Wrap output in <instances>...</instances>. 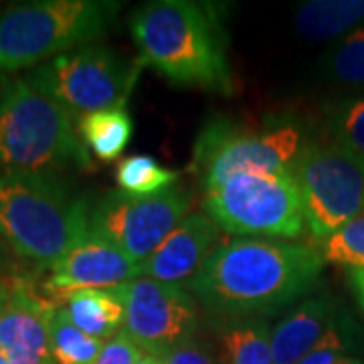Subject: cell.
<instances>
[{
    "mask_svg": "<svg viewBox=\"0 0 364 364\" xmlns=\"http://www.w3.org/2000/svg\"><path fill=\"white\" fill-rule=\"evenodd\" d=\"M219 348L225 364H275L272 330L263 320L225 322L219 332Z\"/></svg>",
    "mask_w": 364,
    "mask_h": 364,
    "instance_id": "cell-18",
    "label": "cell"
},
{
    "mask_svg": "<svg viewBox=\"0 0 364 364\" xmlns=\"http://www.w3.org/2000/svg\"><path fill=\"white\" fill-rule=\"evenodd\" d=\"M318 251L324 263L348 267L350 272L364 269V210L318 243Z\"/></svg>",
    "mask_w": 364,
    "mask_h": 364,
    "instance_id": "cell-23",
    "label": "cell"
},
{
    "mask_svg": "<svg viewBox=\"0 0 364 364\" xmlns=\"http://www.w3.org/2000/svg\"><path fill=\"white\" fill-rule=\"evenodd\" d=\"M136 364H162V363H160V358L154 356V354H144L142 358H140Z\"/></svg>",
    "mask_w": 364,
    "mask_h": 364,
    "instance_id": "cell-29",
    "label": "cell"
},
{
    "mask_svg": "<svg viewBox=\"0 0 364 364\" xmlns=\"http://www.w3.org/2000/svg\"><path fill=\"white\" fill-rule=\"evenodd\" d=\"M178 181H181L178 170L158 164L148 154L126 156L117 164L116 170V182L119 191L132 196H154L176 186Z\"/></svg>",
    "mask_w": 364,
    "mask_h": 364,
    "instance_id": "cell-19",
    "label": "cell"
},
{
    "mask_svg": "<svg viewBox=\"0 0 364 364\" xmlns=\"http://www.w3.org/2000/svg\"><path fill=\"white\" fill-rule=\"evenodd\" d=\"M350 286L356 294V299L360 304L364 312V269H356V272H350Z\"/></svg>",
    "mask_w": 364,
    "mask_h": 364,
    "instance_id": "cell-28",
    "label": "cell"
},
{
    "mask_svg": "<svg viewBox=\"0 0 364 364\" xmlns=\"http://www.w3.org/2000/svg\"><path fill=\"white\" fill-rule=\"evenodd\" d=\"M324 134L364 160V95L326 105Z\"/></svg>",
    "mask_w": 364,
    "mask_h": 364,
    "instance_id": "cell-21",
    "label": "cell"
},
{
    "mask_svg": "<svg viewBox=\"0 0 364 364\" xmlns=\"http://www.w3.org/2000/svg\"><path fill=\"white\" fill-rule=\"evenodd\" d=\"M138 61L176 85L233 91L221 28L208 9L186 0H156L130 18Z\"/></svg>",
    "mask_w": 364,
    "mask_h": 364,
    "instance_id": "cell-2",
    "label": "cell"
},
{
    "mask_svg": "<svg viewBox=\"0 0 364 364\" xmlns=\"http://www.w3.org/2000/svg\"><path fill=\"white\" fill-rule=\"evenodd\" d=\"M51 342L53 360L57 364H93L100 352L104 350L105 342L81 332L73 324L63 308H57L51 320Z\"/></svg>",
    "mask_w": 364,
    "mask_h": 364,
    "instance_id": "cell-20",
    "label": "cell"
},
{
    "mask_svg": "<svg viewBox=\"0 0 364 364\" xmlns=\"http://www.w3.org/2000/svg\"><path fill=\"white\" fill-rule=\"evenodd\" d=\"M0 272H2V267H0Z\"/></svg>",
    "mask_w": 364,
    "mask_h": 364,
    "instance_id": "cell-31",
    "label": "cell"
},
{
    "mask_svg": "<svg viewBox=\"0 0 364 364\" xmlns=\"http://www.w3.org/2000/svg\"><path fill=\"white\" fill-rule=\"evenodd\" d=\"M191 205L193 198L181 186L154 196L112 191L91 208L90 231L142 263L191 215Z\"/></svg>",
    "mask_w": 364,
    "mask_h": 364,
    "instance_id": "cell-10",
    "label": "cell"
},
{
    "mask_svg": "<svg viewBox=\"0 0 364 364\" xmlns=\"http://www.w3.org/2000/svg\"><path fill=\"white\" fill-rule=\"evenodd\" d=\"M16 277H18V273H9L4 272V269L0 272V314L6 308L9 299L13 296L14 286H16Z\"/></svg>",
    "mask_w": 364,
    "mask_h": 364,
    "instance_id": "cell-27",
    "label": "cell"
},
{
    "mask_svg": "<svg viewBox=\"0 0 364 364\" xmlns=\"http://www.w3.org/2000/svg\"><path fill=\"white\" fill-rule=\"evenodd\" d=\"M45 294L59 304L77 289H114L140 277V263L102 237L90 235L49 267Z\"/></svg>",
    "mask_w": 364,
    "mask_h": 364,
    "instance_id": "cell-12",
    "label": "cell"
},
{
    "mask_svg": "<svg viewBox=\"0 0 364 364\" xmlns=\"http://www.w3.org/2000/svg\"><path fill=\"white\" fill-rule=\"evenodd\" d=\"M205 215L233 235L298 239L308 231L301 195L289 172H239L205 193Z\"/></svg>",
    "mask_w": 364,
    "mask_h": 364,
    "instance_id": "cell-8",
    "label": "cell"
},
{
    "mask_svg": "<svg viewBox=\"0 0 364 364\" xmlns=\"http://www.w3.org/2000/svg\"><path fill=\"white\" fill-rule=\"evenodd\" d=\"M77 134L102 162H116L128 148L134 134V122L126 107L93 112L77 119Z\"/></svg>",
    "mask_w": 364,
    "mask_h": 364,
    "instance_id": "cell-17",
    "label": "cell"
},
{
    "mask_svg": "<svg viewBox=\"0 0 364 364\" xmlns=\"http://www.w3.org/2000/svg\"><path fill=\"white\" fill-rule=\"evenodd\" d=\"M219 233L221 229L208 215H186L160 247L140 263V277L176 286L181 282H191L219 247Z\"/></svg>",
    "mask_w": 364,
    "mask_h": 364,
    "instance_id": "cell-13",
    "label": "cell"
},
{
    "mask_svg": "<svg viewBox=\"0 0 364 364\" xmlns=\"http://www.w3.org/2000/svg\"><path fill=\"white\" fill-rule=\"evenodd\" d=\"M348 336H350L348 330H344L338 322L326 334L324 340L310 354H306L298 364H336L342 356H346L344 352L350 348Z\"/></svg>",
    "mask_w": 364,
    "mask_h": 364,
    "instance_id": "cell-24",
    "label": "cell"
},
{
    "mask_svg": "<svg viewBox=\"0 0 364 364\" xmlns=\"http://www.w3.org/2000/svg\"><path fill=\"white\" fill-rule=\"evenodd\" d=\"M146 352L122 330L117 336L107 340L104 350L95 358L93 364H136Z\"/></svg>",
    "mask_w": 364,
    "mask_h": 364,
    "instance_id": "cell-25",
    "label": "cell"
},
{
    "mask_svg": "<svg viewBox=\"0 0 364 364\" xmlns=\"http://www.w3.org/2000/svg\"><path fill=\"white\" fill-rule=\"evenodd\" d=\"M294 18L304 39L340 41L364 23V0H310L299 4Z\"/></svg>",
    "mask_w": 364,
    "mask_h": 364,
    "instance_id": "cell-16",
    "label": "cell"
},
{
    "mask_svg": "<svg viewBox=\"0 0 364 364\" xmlns=\"http://www.w3.org/2000/svg\"><path fill=\"white\" fill-rule=\"evenodd\" d=\"M67 318L81 332L97 340H112L124 330L126 312L114 289H77L63 298Z\"/></svg>",
    "mask_w": 364,
    "mask_h": 364,
    "instance_id": "cell-15",
    "label": "cell"
},
{
    "mask_svg": "<svg viewBox=\"0 0 364 364\" xmlns=\"http://www.w3.org/2000/svg\"><path fill=\"white\" fill-rule=\"evenodd\" d=\"M91 207L59 176L0 178V237L18 257L51 267L90 235Z\"/></svg>",
    "mask_w": 364,
    "mask_h": 364,
    "instance_id": "cell-4",
    "label": "cell"
},
{
    "mask_svg": "<svg viewBox=\"0 0 364 364\" xmlns=\"http://www.w3.org/2000/svg\"><path fill=\"white\" fill-rule=\"evenodd\" d=\"M124 312V332L146 354L160 356L195 340L198 328V308L184 287L138 277L124 286L114 287Z\"/></svg>",
    "mask_w": 364,
    "mask_h": 364,
    "instance_id": "cell-11",
    "label": "cell"
},
{
    "mask_svg": "<svg viewBox=\"0 0 364 364\" xmlns=\"http://www.w3.org/2000/svg\"><path fill=\"white\" fill-rule=\"evenodd\" d=\"M310 134L296 119L251 128L229 117H213L196 136L188 172L205 193L239 172H289Z\"/></svg>",
    "mask_w": 364,
    "mask_h": 364,
    "instance_id": "cell-6",
    "label": "cell"
},
{
    "mask_svg": "<svg viewBox=\"0 0 364 364\" xmlns=\"http://www.w3.org/2000/svg\"><path fill=\"white\" fill-rule=\"evenodd\" d=\"M322 269L314 245L241 237L215 249L188 289L210 316L229 322L291 304L312 289Z\"/></svg>",
    "mask_w": 364,
    "mask_h": 364,
    "instance_id": "cell-1",
    "label": "cell"
},
{
    "mask_svg": "<svg viewBox=\"0 0 364 364\" xmlns=\"http://www.w3.org/2000/svg\"><path fill=\"white\" fill-rule=\"evenodd\" d=\"M338 322V310L332 299H306L272 330L273 363L298 364Z\"/></svg>",
    "mask_w": 364,
    "mask_h": 364,
    "instance_id": "cell-14",
    "label": "cell"
},
{
    "mask_svg": "<svg viewBox=\"0 0 364 364\" xmlns=\"http://www.w3.org/2000/svg\"><path fill=\"white\" fill-rule=\"evenodd\" d=\"M140 69V61L132 63L109 47L87 45L43 63L26 77L79 119L126 107Z\"/></svg>",
    "mask_w": 364,
    "mask_h": 364,
    "instance_id": "cell-9",
    "label": "cell"
},
{
    "mask_svg": "<svg viewBox=\"0 0 364 364\" xmlns=\"http://www.w3.org/2000/svg\"><path fill=\"white\" fill-rule=\"evenodd\" d=\"M9 81H11V77H6L4 73H0V97L4 95V91H6V85H9Z\"/></svg>",
    "mask_w": 364,
    "mask_h": 364,
    "instance_id": "cell-30",
    "label": "cell"
},
{
    "mask_svg": "<svg viewBox=\"0 0 364 364\" xmlns=\"http://www.w3.org/2000/svg\"><path fill=\"white\" fill-rule=\"evenodd\" d=\"M324 71L342 85L364 90V26L352 31L328 51Z\"/></svg>",
    "mask_w": 364,
    "mask_h": 364,
    "instance_id": "cell-22",
    "label": "cell"
},
{
    "mask_svg": "<svg viewBox=\"0 0 364 364\" xmlns=\"http://www.w3.org/2000/svg\"><path fill=\"white\" fill-rule=\"evenodd\" d=\"M289 174L298 184L306 227L316 243L364 210V160L328 134L310 136Z\"/></svg>",
    "mask_w": 364,
    "mask_h": 364,
    "instance_id": "cell-7",
    "label": "cell"
},
{
    "mask_svg": "<svg viewBox=\"0 0 364 364\" xmlns=\"http://www.w3.org/2000/svg\"><path fill=\"white\" fill-rule=\"evenodd\" d=\"M122 4L112 0H37L0 14V73L43 65L107 33Z\"/></svg>",
    "mask_w": 364,
    "mask_h": 364,
    "instance_id": "cell-5",
    "label": "cell"
},
{
    "mask_svg": "<svg viewBox=\"0 0 364 364\" xmlns=\"http://www.w3.org/2000/svg\"><path fill=\"white\" fill-rule=\"evenodd\" d=\"M158 358L162 364H219L213 358V354L195 340L181 344L176 348H170Z\"/></svg>",
    "mask_w": 364,
    "mask_h": 364,
    "instance_id": "cell-26",
    "label": "cell"
},
{
    "mask_svg": "<svg viewBox=\"0 0 364 364\" xmlns=\"http://www.w3.org/2000/svg\"><path fill=\"white\" fill-rule=\"evenodd\" d=\"M67 168H91L73 114L26 75L11 79L0 97V178L59 176Z\"/></svg>",
    "mask_w": 364,
    "mask_h": 364,
    "instance_id": "cell-3",
    "label": "cell"
}]
</instances>
